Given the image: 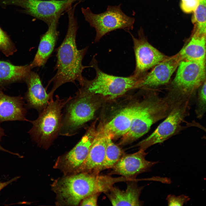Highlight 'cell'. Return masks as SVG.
Wrapping results in <instances>:
<instances>
[{
    "label": "cell",
    "instance_id": "1",
    "mask_svg": "<svg viewBox=\"0 0 206 206\" xmlns=\"http://www.w3.org/2000/svg\"><path fill=\"white\" fill-rule=\"evenodd\" d=\"M76 7L74 6L67 11L68 28L64 39L56 49L57 61L54 70L57 72L45 88L47 90L49 84L53 83L52 88L49 93L50 99L53 98L57 89L66 83H75L77 81L81 85L84 78L82 76V72L85 68L89 67L83 66L82 64L88 47L81 49H78L77 47L76 38L78 27L74 14Z\"/></svg>",
    "mask_w": 206,
    "mask_h": 206
},
{
    "label": "cell",
    "instance_id": "2",
    "mask_svg": "<svg viewBox=\"0 0 206 206\" xmlns=\"http://www.w3.org/2000/svg\"><path fill=\"white\" fill-rule=\"evenodd\" d=\"M129 180L122 176L114 177L80 172L58 179L53 183L52 187L57 195V205L76 206L89 195L106 193L115 183Z\"/></svg>",
    "mask_w": 206,
    "mask_h": 206
},
{
    "label": "cell",
    "instance_id": "3",
    "mask_svg": "<svg viewBox=\"0 0 206 206\" xmlns=\"http://www.w3.org/2000/svg\"><path fill=\"white\" fill-rule=\"evenodd\" d=\"M72 98L61 99L56 95L55 99L49 100L36 119L29 121L32 126L28 133L39 146L48 148L59 134L63 116L62 110Z\"/></svg>",
    "mask_w": 206,
    "mask_h": 206
},
{
    "label": "cell",
    "instance_id": "4",
    "mask_svg": "<svg viewBox=\"0 0 206 206\" xmlns=\"http://www.w3.org/2000/svg\"><path fill=\"white\" fill-rule=\"evenodd\" d=\"M95 56L92 58L90 66L95 70L96 76L90 80L84 78L81 85L87 93L112 99L132 89L138 88L139 77L134 74L129 76L121 77L106 74L99 68Z\"/></svg>",
    "mask_w": 206,
    "mask_h": 206
},
{
    "label": "cell",
    "instance_id": "5",
    "mask_svg": "<svg viewBox=\"0 0 206 206\" xmlns=\"http://www.w3.org/2000/svg\"><path fill=\"white\" fill-rule=\"evenodd\" d=\"M121 5H109L104 12L95 13L90 8L82 7L85 20L96 31L95 42L99 41L107 33L118 29H132L134 20L125 14Z\"/></svg>",
    "mask_w": 206,
    "mask_h": 206
},
{
    "label": "cell",
    "instance_id": "6",
    "mask_svg": "<svg viewBox=\"0 0 206 206\" xmlns=\"http://www.w3.org/2000/svg\"><path fill=\"white\" fill-rule=\"evenodd\" d=\"M168 107L167 103L161 100L141 102L129 131L122 136L121 144L130 143L146 133L152 124L165 116Z\"/></svg>",
    "mask_w": 206,
    "mask_h": 206
},
{
    "label": "cell",
    "instance_id": "7",
    "mask_svg": "<svg viewBox=\"0 0 206 206\" xmlns=\"http://www.w3.org/2000/svg\"><path fill=\"white\" fill-rule=\"evenodd\" d=\"M206 79V59L181 61L171 85L186 98L193 97Z\"/></svg>",
    "mask_w": 206,
    "mask_h": 206
},
{
    "label": "cell",
    "instance_id": "8",
    "mask_svg": "<svg viewBox=\"0 0 206 206\" xmlns=\"http://www.w3.org/2000/svg\"><path fill=\"white\" fill-rule=\"evenodd\" d=\"M92 98L90 95L81 96L67 103L59 135L71 136L78 127L93 118L97 106Z\"/></svg>",
    "mask_w": 206,
    "mask_h": 206
},
{
    "label": "cell",
    "instance_id": "9",
    "mask_svg": "<svg viewBox=\"0 0 206 206\" xmlns=\"http://www.w3.org/2000/svg\"><path fill=\"white\" fill-rule=\"evenodd\" d=\"M77 0H5L4 3L22 7L27 14L43 21L48 26Z\"/></svg>",
    "mask_w": 206,
    "mask_h": 206
},
{
    "label": "cell",
    "instance_id": "10",
    "mask_svg": "<svg viewBox=\"0 0 206 206\" xmlns=\"http://www.w3.org/2000/svg\"><path fill=\"white\" fill-rule=\"evenodd\" d=\"M95 123L90 128L80 141L70 151L60 156L54 167L65 175L76 173L86 159L94 140L96 130Z\"/></svg>",
    "mask_w": 206,
    "mask_h": 206
},
{
    "label": "cell",
    "instance_id": "11",
    "mask_svg": "<svg viewBox=\"0 0 206 206\" xmlns=\"http://www.w3.org/2000/svg\"><path fill=\"white\" fill-rule=\"evenodd\" d=\"M188 101L185 100L174 108L167 118L147 137L136 145L145 150L150 146L163 142L172 136L187 114Z\"/></svg>",
    "mask_w": 206,
    "mask_h": 206
},
{
    "label": "cell",
    "instance_id": "12",
    "mask_svg": "<svg viewBox=\"0 0 206 206\" xmlns=\"http://www.w3.org/2000/svg\"><path fill=\"white\" fill-rule=\"evenodd\" d=\"M130 34L133 41L136 60L134 74L140 78L146 71L168 57L152 46L142 34L139 33V37L136 38Z\"/></svg>",
    "mask_w": 206,
    "mask_h": 206
},
{
    "label": "cell",
    "instance_id": "13",
    "mask_svg": "<svg viewBox=\"0 0 206 206\" xmlns=\"http://www.w3.org/2000/svg\"><path fill=\"white\" fill-rule=\"evenodd\" d=\"M147 154L141 149L134 153L124 154L112 168L113 172L131 180L136 179L137 175L149 171L158 163L146 160Z\"/></svg>",
    "mask_w": 206,
    "mask_h": 206
},
{
    "label": "cell",
    "instance_id": "14",
    "mask_svg": "<svg viewBox=\"0 0 206 206\" xmlns=\"http://www.w3.org/2000/svg\"><path fill=\"white\" fill-rule=\"evenodd\" d=\"M181 61L178 53L168 57L155 66L144 76L139 79L138 88L156 87L167 83Z\"/></svg>",
    "mask_w": 206,
    "mask_h": 206
},
{
    "label": "cell",
    "instance_id": "15",
    "mask_svg": "<svg viewBox=\"0 0 206 206\" xmlns=\"http://www.w3.org/2000/svg\"><path fill=\"white\" fill-rule=\"evenodd\" d=\"M104 126L101 124L96 130L87 157L76 173L85 172L98 174L102 171L106 144V136Z\"/></svg>",
    "mask_w": 206,
    "mask_h": 206
},
{
    "label": "cell",
    "instance_id": "16",
    "mask_svg": "<svg viewBox=\"0 0 206 206\" xmlns=\"http://www.w3.org/2000/svg\"><path fill=\"white\" fill-rule=\"evenodd\" d=\"M25 81L27 86L25 95L27 106L40 113L47 105L50 100L49 94L37 73L31 71Z\"/></svg>",
    "mask_w": 206,
    "mask_h": 206
},
{
    "label": "cell",
    "instance_id": "17",
    "mask_svg": "<svg viewBox=\"0 0 206 206\" xmlns=\"http://www.w3.org/2000/svg\"><path fill=\"white\" fill-rule=\"evenodd\" d=\"M141 103L123 108L110 121L104 125L105 133L112 139L122 136L129 131Z\"/></svg>",
    "mask_w": 206,
    "mask_h": 206
},
{
    "label": "cell",
    "instance_id": "18",
    "mask_svg": "<svg viewBox=\"0 0 206 206\" xmlns=\"http://www.w3.org/2000/svg\"><path fill=\"white\" fill-rule=\"evenodd\" d=\"M59 18L54 19L48 26L46 32L41 35L37 51L30 64L32 69L44 66L52 53L58 37L57 27Z\"/></svg>",
    "mask_w": 206,
    "mask_h": 206
},
{
    "label": "cell",
    "instance_id": "19",
    "mask_svg": "<svg viewBox=\"0 0 206 206\" xmlns=\"http://www.w3.org/2000/svg\"><path fill=\"white\" fill-rule=\"evenodd\" d=\"M126 189L122 190L113 187L107 193L113 206H142L140 196L144 186H138L136 179L128 181Z\"/></svg>",
    "mask_w": 206,
    "mask_h": 206
},
{
    "label": "cell",
    "instance_id": "20",
    "mask_svg": "<svg viewBox=\"0 0 206 206\" xmlns=\"http://www.w3.org/2000/svg\"><path fill=\"white\" fill-rule=\"evenodd\" d=\"M24 105L21 96H9L0 91V122L29 121L25 117Z\"/></svg>",
    "mask_w": 206,
    "mask_h": 206
},
{
    "label": "cell",
    "instance_id": "21",
    "mask_svg": "<svg viewBox=\"0 0 206 206\" xmlns=\"http://www.w3.org/2000/svg\"><path fill=\"white\" fill-rule=\"evenodd\" d=\"M32 69L30 64L15 66L0 61V84L25 81Z\"/></svg>",
    "mask_w": 206,
    "mask_h": 206
},
{
    "label": "cell",
    "instance_id": "22",
    "mask_svg": "<svg viewBox=\"0 0 206 206\" xmlns=\"http://www.w3.org/2000/svg\"><path fill=\"white\" fill-rule=\"evenodd\" d=\"M178 54L181 61L206 59V38L191 36Z\"/></svg>",
    "mask_w": 206,
    "mask_h": 206
},
{
    "label": "cell",
    "instance_id": "23",
    "mask_svg": "<svg viewBox=\"0 0 206 206\" xmlns=\"http://www.w3.org/2000/svg\"><path fill=\"white\" fill-rule=\"evenodd\" d=\"M192 18L194 25L192 36L206 38V0L199 1Z\"/></svg>",
    "mask_w": 206,
    "mask_h": 206
},
{
    "label": "cell",
    "instance_id": "24",
    "mask_svg": "<svg viewBox=\"0 0 206 206\" xmlns=\"http://www.w3.org/2000/svg\"><path fill=\"white\" fill-rule=\"evenodd\" d=\"M105 133L106 136V148L102 171L112 168L124 154L122 150L113 142L111 137Z\"/></svg>",
    "mask_w": 206,
    "mask_h": 206
},
{
    "label": "cell",
    "instance_id": "25",
    "mask_svg": "<svg viewBox=\"0 0 206 206\" xmlns=\"http://www.w3.org/2000/svg\"><path fill=\"white\" fill-rule=\"evenodd\" d=\"M199 89L195 113L197 117L201 118L206 112V79Z\"/></svg>",
    "mask_w": 206,
    "mask_h": 206
},
{
    "label": "cell",
    "instance_id": "26",
    "mask_svg": "<svg viewBox=\"0 0 206 206\" xmlns=\"http://www.w3.org/2000/svg\"><path fill=\"white\" fill-rule=\"evenodd\" d=\"M0 51L7 56L13 55L16 51L9 37L0 27Z\"/></svg>",
    "mask_w": 206,
    "mask_h": 206
},
{
    "label": "cell",
    "instance_id": "27",
    "mask_svg": "<svg viewBox=\"0 0 206 206\" xmlns=\"http://www.w3.org/2000/svg\"><path fill=\"white\" fill-rule=\"evenodd\" d=\"M190 199L188 197L184 195L176 196L170 194L167 195L166 198L169 206H183Z\"/></svg>",
    "mask_w": 206,
    "mask_h": 206
},
{
    "label": "cell",
    "instance_id": "28",
    "mask_svg": "<svg viewBox=\"0 0 206 206\" xmlns=\"http://www.w3.org/2000/svg\"><path fill=\"white\" fill-rule=\"evenodd\" d=\"M199 0H181V7L185 13L194 12L199 4Z\"/></svg>",
    "mask_w": 206,
    "mask_h": 206
},
{
    "label": "cell",
    "instance_id": "29",
    "mask_svg": "<svg viewBox=\"0 0 206 206\" xmlns=\"http://www.w3.org/2000/svg\"><path fill=\"white\" fill-rule=\"evenodd\" d=\"M100 193H96L89 195L84 199L80 203L81 206L97 205V200Z\"/></svg>",
    "mask_w": 206,
    "mask_h": 206
},
{
    "label": "cell",
    "instance_id": "30",
    "mask_svg": "<svg viewBox=\"0 0 206 206\" xmlns=\"http://www.w3.org/2000/svg\"><path fill=\"white\" fill-rule=\"evenodd\" d=\"M193 126L202 130L206 133V127L203 126L199 123L195 121L193 122ZM203 138V139H206V136H204Z\"/></svg>",
    "mask_w": 206,
    "mask_h": 206
},
{
    "label": "cell",
    "instance_id": "31",
    "mask_svg": "<svg viewBox=\"0 0 206 206\" xmlns=\"http://www.w3.org/2000/svg\"><path fill=\"white\" fill-rule=\"evenodd\" d=\"M17 178H15L7 181L0 182V191L9 184L15 180Z\"/></svg>",
    "mask_w": 206,
    "mask_h": 206
},
{
    "label": "cell",
    "instance_id": "32",
    "mask_svg": "<svg viewBox=\"0 0 206 206\" xmlns=\"http://www.w3.org/2000/svg\"><path fill=\"white\" fill-rule=\"evenodd\" d=\"M4 135V130L0 126V140L1 137ZM2 148L0 145V149H2Z\"/></svg>",
    "mask_w": 206,
    "mask_h": 206
},
{
    "label": "cell",
    "instance_id": "33",
    "mask_svg": "<svg viewBox=\"0 0 206 206\" xmlns=\"http://www.w3.org/2000/svg\"><path fill=\"white\" fill-rule=\"evenodd\" d=\"M199 1L201 0H199Z\"/></svg>",
    "mask_w": 206,
    "mask_h": 206
}]
</instances>
